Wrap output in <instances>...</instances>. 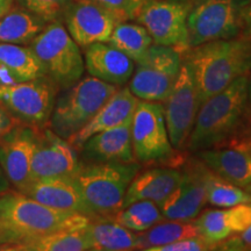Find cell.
Returning a JSON list of instances; mask_svg holds the SVG:
<instances>
[{"mask_svg":"<svg viewBox=\"0 0 251 251\" xmlns=\"http://www.w3.org/2000/svg\"><path fill=\"white\" fill-rule=\"evenodd\" d=\"M199 105L251 71V45L244 37L216 40L188 48Z\"/></svg>","mask_w":251,"mask_h":251,"instance_id":"cell-1","label":"cell"},{"mask_svg":"<svg viewBox=\"0 0 251 251\" xmlns=\"http://www.w3.org/2000/svg\"><path fill=\"white\" fill-rule=\"evenodd\" d=\"M248 78L249 74L238 77L200 105L186 143L188 149L200 151L221 147L237 134L244 120Z\"/></svg>","mask_w":251,"mask_h":251,"instance_id":"cell-2","label":"cell"},{"mask_svg":"<svg viewBox=\"0 0 251 251\" xmlns=\"http://www.w3.org/2000/svg\"><path fill=\"white\" fill-rule=\"evenodd\" d=\"M140 165L136 163H90L81 165L74 180L91 220L113 219L124 207L127 188Z\"/></svg>","mask_w":251,"mask_h":251,"instance_id":"cell-3","label":"cell"},{"mask_svg":"<svg viewBox=\"0 0 251 251\" xmlns=\"http://www.w3.org/2000/svg\"><path fill=\"white\" fill-rule=\"evenodd\" d=\"M0 220L21 241L62 229L83 228L91 221L80 213L56 211L15 190L0 196Z\"/></svg>","mask_w":251,"mask_h":251,"instance_id":"cell-4","label":"cell"},{"mask_svg":"<svg viewBox=\"0 0 251 251\" xmlns=\"http://www.w3.org/2000/svg\"><path fill=\"white\" fill-rule=\"evenodd\" d=\"M118 87L96 77H85L65 89L56 99L48 127L69 140L86 126Z\"/></svg>","mask_w":251,"mask_h":251,"instance_id":"cell-5","label":"cell"},{"mask_svg":"<svg viewBox=\"0 0 251 251\" xmlns=\"http://www.w3.org/2000/svg\"><path fill=\"white\" fill-rule=\"evenodd\" d=\"M29 47L42 64L45 76L58 89H68L83 76L85 62L79 46L59 21L47 25Z\"/></svg>","mask_w":251,"mask_h":251,"instance_id":"cell-6","label":"cell"},{"mask_svg":"<svg viewBox=\"0 0 251 251\" xmlns=\"http://www.w3.org/2000/svg\"><path fill=\"white\" fill-rule=\"evenodd\" d=\"M135 62L129 83L131 93L141 100L164 101L179 75L180 52L172 47L155 43Z\"/></svg>","mask_w":251,"mask_h":251,"instance_id":"cell-7","label":"cell"},{"mask_svg":"<svg viewBox=\"0 0 251 251\" xmlns=\"http://www.w3.org/2000/svg\"><path fill=\"white\" fill-rule=\"evenodd\" d=\"M131 143L140 163L175 162L176 155L166 129L164 106L159 101L139 100L131 121Z\"/></svg>","mask_w":251,"mask_h":251,"instance_id":"cell-8","label":"cell"},{"mask_svg":"<svg viewBox=\"0 0 251 251\" xmlns=\"http://www.w3.org/2000/svg\"><path fill=\"white\" fill-rule=\"evenodd\" d=\"M57 90L46 76L0 86V103L21 124L39 129L49 124Z\"/></svg>","mask_w":251,"mask_h":251,"instance_id":"cell-9","label":"cell"},{"mask_svg":"<svg viewBox=\"0 0 251 251\" xmlns=\"http://www.w3.org/2000/svg\"><path fill=\"white\" fill-rule=\"evenodd\" d=\"M246 0H205L187 17L188 43L196 47L216 40L233 39L242 27Z\"/></svg>","mask_w":251,"mask_h":251,"instance_id":"cell-10","label":"cell"},{"mask_svg":"<svg viewBox=\"0 0 251 251\" xmlns=\"http://www.w3.org/2000/svg\"><path fill=\"white\" fill-rule=\"evenodd\" d=\"M164 101H166L164 117L169 139L175 149H183L193 129L200 107L193 74L187 62L181 63L177 80Z\"/></svg>","mask_w":251,"mask_h":251,"instance_id":"cell-11","label":"cell"},{"mask_svg":"<svg viewBox=\"0 0 251 251\" xmlns=\"http://www.w3.org/2000/svg\"><path fill=\"white\" fill-rule=\"evenodd\" d=\"M179 183L162 203L164 218L178 221L196 219L207 203V179L211 170L196 158L183 163Z\"/></svg>","mask_w":251,"mask_h":251,"instance_id":"cell-12","label":"cell"},{"mask_svg":"<svg viewBox=\"0 0 251 251\" xmlns=\"http://www.w3.org/2000/svg\"><path fill=\"white\" fill-rule=\"evenodd\" d=\"M81 165L77 149L68 140L55 134L48 126L36 129L35 148L31 159V181L72 178Z\"/></svg>","mask_w":251,"mask_h":251,"instance_id":"cell-13","label":"cell"},{"mask_svg":"<svg viewBox=\"0 0 251 251\" xmlns=\"http://www.w3.org/2000/svg\"><path fill=\"white\" fill-rule=\"evenodd\" d=\"M188 9L170 1H147L136 20L148 30L156 45L172 47L178 51L190 48L187 29Z\"/></svg>","mask_w":251,"mask_h":251,"instance_id":"cell-14","label":"cell"},{"mask_svg":"<svg viewBox=\"0 0 251 251\" xmlns=\"http://www.w3.org/2000/svg\"><path fill=\"white\" fill-rule=\"evenodd\" d=\"M36 129L20 124L0 139V166L9 184L18 192L31 181V159Z\"/></svg>","mask_w":251,"mask_h":251,"instance_id":"cell-15","label":"cell"},{"mask_svg":"<svg viewBox=\"0 0 251 251\" xmlns=\"http://www.w3.org/2000/svg\"><path fill=\"white\" fill-rule=\"evenodd\" d=\"M67 30L79 48L107 42L118 19L87 0H72L64 15Z\"/></svg>","mask_w":251,"mask_h":251,"instance_id":"cell-16","label":"cell"},{"mask_svg":"<svg viewBox=\"0 0 251 251\" xmlns=\"http://www.w3.org/2000/svg\"><path fill=\"white\" fill-rule=\"evenodd\" d=\"M131 121L89 137L80 150L90 163H135L131 143Z\"/></svg>","mask_w":251,"mask_h":251,"instance_id":"cell-17","label":"cell"},{"mask_svg":"<svg viewBox=\"0 0 251 251\" xmlns=\"http://www.w3.org/2000/svg\"><path fill=\"white\" fill-rule=\"evenodd\" d=\"M137 102L139 99L131 93L129 87L117 90L97 112L92 120L84 126L77 134L71 136L68 142L77 150H80L84 142L92 135L118 127L133 118Z\"/></svg>","mask_w":251,"mask_h":251,"instance_id":"cell-18","label":"cell"},{"mask_svg":"<svg viewBox=\"0 0 251 251\" xmlns=\"http://www.w3.org/2000/svg\"><path fill=\"white\" fill-rule=\"evenodd\" d=\"M85 68L90 76L121 86L133 76L135 63L119 49L99 42L85 49Z\"/></svg>","mask_w":251,"mask_h":251,"instance_id":"cell-19","label":"cell"},{"mask_svg":"<svg viewBox=\"0 0 251 251\" xmlns=\"http://www.w3.org/2000/svg\"><path fill=\"white\" fill-rule=\"evenodd\" d=\"M20 193L26 194L56 211L80 213L87 216L80 191L74 178L33 180Z\"/></svg>","mask_w":251,"mask_h":251,"instance_id":"cell-20","label":"cell"},{"mask_svg":"<svg viewBox=\"0 0 251 251\" xmlns=\"http://www.w3.org/2000/svg\"><path fill=\"white\" fill-rule=\"evenodd\" d=\"M198 152L200 161L222 179L240 187L251 184V155L233 147L221 146Z\"/></svg>","mask_w":251,"mask_h":251,"instance_id":"cell-21","label":"cell"},{"mask_svg":"<svg viewBox=\"0 0 251 251\" xmlns=\"http://www.w3.org/2000/svg\"><path fill=\"white\" fill-rule=\"evenodd\" d=\"M180 176L181 172L174 168H153L136 174L127 188L124 207L139 200H150L161 206L179 183Z\"/></svg>","mask_w":251,"mask_h":251,"instance_id":"cell-22","label":"cell"},{"mask_svg":"<svg viewBox=\"0 0 251 251\" xmlns=\"http://www.w3.org/2000/svg\"><path fill=\"white\" fill-rule=\"evenodd\" d=\"M91 250H137L139 236L113 219H94L85 227Z\"/></svg>","mask_w":251,"mask_h":251,"instance_id":"cell-23","label":"cell"},{"mask_svg":"<svg viewBox=\"0 0 251 251\" xmlns=\"http://www.w3.org/2000/svg\"><path fill=\"white\" fill-rule=\"evenodd\" d=\"M47 26L46 21L20 6H12L0 18V43L29 46Z\"/></svg>","mask_w":251,"mask_h":251,"instance_id":"cell-24","label":"cell"},{"mask_svg":"<svg viewBox=\"0 0 251 251\" xmlns=\"http://www.w3.org/2000/svg\"><path fill=\"white\" fill-rule=\"evenodd\" d=\"M11 250L28 251H83L91 250L85 227L69 228L54 231L43 236L23 240Z\"/></svg>","mask_w":251,"mask_h":251,"instance_id":"cell-25","label":"cell"},{"mask_svg":"<svg viewBox=\"0 0 251 251\" xmlns=\"http://www.w3.org/2000/svg\"><path fill=\"white\" fill-rule=\"evenodd\" d=\"M137 236H139L137 250H151L152 248L163 247L176 241L200 236V235L194 222L178 221V220L163 222L162 220L148 230L137 233Z\"/></svg>","mask_w":251,"mask_h":251,"instance_id":"cell-26","label":"cell"},{"mask_svg":"<svg viewBox=\"0 0 251 251\" xmlns=\"http://www.w3.org/2000/svg\"><path fill=\"white\" fill-rule=\"evenodd\" d=\"M0 63L13 72L20 81L45 76L42 64L29 46L0 43Z\"/></svg>","mask_w":251,"mask_h":251,"instance_id":"cell-27","label":"cell"},{"mask_svg":"<svg viewBox=\"0 0 251 251\" xmlns=\"http://www.w3.org/2000/svg\"><path fill=\"white\" fill-rule=\"evenodd\" d=\"M108 45L137 61L152 45V39L142 25L119 23L107 41Z\"/></svg>","mask_w":251,"mask_h":251,"instance_id":"cell-28","label":"cell"},{"mask_svg":"<svg viewBox=\"0 0 251 251\" xmlns=\"http://www.w3.org/2000/svg\"><path fill=\"white\" fill-rule=\"evenodd\" d=\"M164 219L161 207L150 200H139L124 207L113 220L134 233H142Z\"/></svg>","mask_w":251,"mask_h":251,"instance_id":"cell-29","label":"cell"},{"mask_svg":"<svg viewBox=\"0 0 251 251\" xmlns=\"http://www.w3.org/2000/svg\"><path fill=\"white\" fill-rule=\"evenodd\" d=\"M207 202L215 207L230 208L238 203L251 202V196L244 188L222 179L211 171L207 179Z\"/></svg>","mask_w":251,"mask_h":251,"instance_id":"cell-30","label":"cell"},{"mask_svg":"<svg viewBox=\"0 0 251 251\" xmlns=\"http://www.w3.org/2000/svg\"><path fill=\"white\" fill-rule=\"evenodd\" d=\"M196 224L199 235L212 246L221 242L233 234L228 221L227 209H207L197 216Z\"/></svg>","mask_w":251,"mask_h":251,"instance_id":"cell-31","label":"cell"},{"mask_svg":"<svg viewBox=\"0 0 251 251\" xmlns=\"http://www.w3.org/2000/svg\"><path fill=\"white\" fill-rule=\"evenodd\" d=\"M18 6L35 14L46 23L64 18L72 0H15Z\"/></svg>","mask_w":251,"mask_h":251,"instance_id":"cell-32","label":"cell"},{"mask_svg":"<svg viewBox=\"0 0 251 251\" xmlns=\"http://www.w3.org/2000/svg\"><path fill=\"white\" fill-rule=\"evenodd\" d=\"M100 6L118 19L119 23L136 19L148 0H87Z\"/></svg>","mask_w":251,"mask_h":251,"instance_id":"cell-33","label":"cell"},{"mask_svg":"<svg viewBox=\"0 0 251 251\" xmlns=\"http://www.w3.org/2000/svg\"><path fill=\"white\" fill-rule=\"evenodd\" d=\"M228 211V221L233 233H241L251 225V202L238 203Z\"/></svg>","mask_w":251,"mask_h":251,"instance_id":"cell-34","label":"cell"},{"mask_svg":"<svg viewBox=\"0 0 251 251\" xmlns=\"http://www.w3.org/2000/svg\"><path fill=\"white\" fill-rule=\"evenodd\" d=\"M213 249H214V246L206 242L201 236H196L176 241L174 243L166 244L163 247L152 248L149 251H203Z\"/></svg>","mask_w":251,"mask_h":251,"instance_id":"cell-35","label":"cell"},{"mask_svg":"<svg viewBox=\"0 0 251 251\" xmlns=\"http://www.w3.org/2000/svg\"><path fill=\"white\" fill-rule=\"evenodd\" d=\"M20 124L21 122L19 121L17 118H14L13 115L0 103V139H2L6 134H8L9 131Z\"/></svg>","mask_w":251,"mask_h":251,"instance_id":"cell-36","label":"cell"},{"mask_svg":"<svg viewBox=\"0 0 251 251\" xmlns=\"http://www.w3.org/2000/svg\"><path fill=\"white\" fill-rule=\"evenodd\" d=\"M20 241L21 238L0 220V250H11Z\"/></svg>","mask_w":251,"mask_h":251,"instance_id":"cell-37","label":"cell"},{"mask_svg":"<svg viewBox=\"0 0 251 251\" xmlns=\"http://www.w3.org/2000/svg\"><path fill=\"white\" fill-rule=\"evenodd\" d=\"M224 146L233 147V148L243 150V151L251 155V135L236 134L228 142H226Z\"/></svg>","mask_w":251,"mask_h":251,"instance_id":"cell-38","label":"cell"},{"mask_svg":"<svg viewBox=\"0 0 251 251\" xmlns=\"http://www.w3.org/2000/svg\"><path fill=\"white\" fill-rule=\"evenodd\" d=\"M241 21H242V26L244 28V39L251 45V2H248L242 8Z\"/></svg>","mask_w":251,"mask_h":251,"instance_id":"cell-39","label":"cell"},{"mask_svg":"<svg viewBox=\"0 0 251 251\" xmlns=\"http://www.w3.org/2000/svg\"><path fill=\"white\" fill-rule=\"evenodd\" d=\"M18 83H21L18 77L2 63H0V86H11Z\"/></svg>","mask_w":251,"mask_h":251,"instance_id":"cell-40","label":"cell"},{"mask_svg":"<svg viewBox=\"0 0 251 251\" xmlns=\"http://www.w3.org/2000/svg\"><path fill=\"white\" fill-rule=\"evenodd\" d=\"M244 119L251 125V71L249 74V78H248V92L246 109H244Z\"/></svg>","mask_w":251,"mask_h":251,"instance_id":"cell-41","label":"cell"},{"mask_svg":"<svg viewBox=\"0 0 251 251\" xmlns=\"http://www.w3.org/2000/svg\"><path fill=\"white\" fill-rule=\"evenodd\" d=\"M9 190H11V184H9L7 177H6L1 166H0V196L5 194Z\"/></svg>","mask_w":251,"mask_h":251,"instance_id":"cell-42","label":"cell"},{"mask_svg":"<svg viewBox=\"0 0 251 251\" xmlns=\"http://www.w3.org/2000/svg\"><path fill=\"white\" fill-rule=\"evenodd\" d=\"M12 6H13V0H0V18L4 17Z\"/></svg>","mask_w":251,"mask_h":251,"instance_id":"cell-43","label":"cell"},{"mask_svg":"<svg viewBox=\"0 0 251 251\" xmlns=\"http://www.w3.org/2000/svg\"><path fill=\"white\" fill-rule=\"evenodd\" d=\"M244 190H246V191H247V192H248V193H249V194H250V196H251V184H250V185H248V186H247V187H244Z\"/></svg>","mask_w":251,"mask_h":251,"instance_id":"cell-44","label":"cell"}]
</instances>
